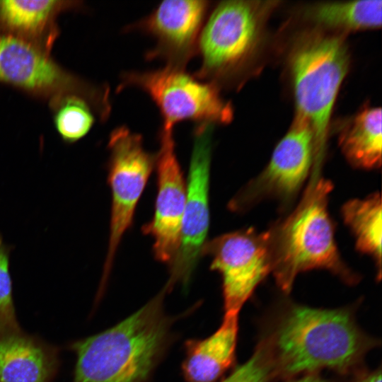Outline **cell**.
<instances>
[{"instance_id":"6da1fadb","label":"cell","mask_w":382,"mask_h":382,"mask_svg":"<svg viewBox=\"0 0 382 382\" xmlns=\"http://www.w3.org/2000/svg\"><path fill=\"white\" fill-rule=\"evenodd\" d=\"M277 376L329 369L347 374L359 365L376 341L357 325L348 309L291 305L262 341Z\"/></svg>"},{"instance_id":"7a4b0ae2","label":"cell","mask_w":382,"mask_h":382,"mask_svg":"<svg viewBox=\"0 0 382 382\" xmlns=\"http://www.w3.org/2000/svg\"><path fill=\"white\" fill-rule=\"evenodd\" d=\"M162 290L115 326L72 345L73 382H146L163 354L170 322Z\"/></svg>"},{"instance_id":"3957f363","label":"cell","mask_w":382,"mask_h":382,"mask_svg":"<svg viewBox=\"0 0 382 382\" xmlns=\"http://www.w3.org/2000/svg\"><path fill=\"white\" fill-rule=\"evenodd\" d=\"M313 175L297 207L267 231L271 273L284 292L299 274L313 269L328 270L349 284L359 279L342 260L335 240L328 210L332 183L319 173Z\"/></svg>"},{"instance_id":"277c9868","label":"cell","mask_w":382,"mask_h":382,"mask_svg":"<svg viewBox=\"0 0 382 382\" xmlns=\"http://www.w3.org/2000/svg\"><path fill=\"white\" fill-rule=\"evenodd\" d=\"M296 115L309 125L314 141L313 166L324 158L332 111L349 66L341 35L312 33L300 38L289 56Z\"/></svg>"},{"instance_id":"5b68a950","label":"cell","mask_w":382,"mask_h":382,"mask_svg":"<svg viewBox=\"0 0 382 382\" xmlns=\"http://www.w3.org/2000/svg\"><path fill=\"white\" fill-rule=\"evenodd\" d=\"M274 1H224L208 16L197 43L201 65L194 74L219 88L231 80L257 47Z\"/></svg>"},{"instance_id":"8992f818","label":"cell","mask_w":382,"mask_h":382,"mask_svg":"<svg viewBox=\"0 0 382 382\" xmlns=\"http://www.w3.org/2000/svg\"><path fill=\"white\" fill-rule=\"evenodd\" d=\"M119 89L133 86L146 93L155 103L163 119V127L195 121L226 125L233 117L230 103L221 96L213 84L197 79L185 70L164 67L123 74Z\"/></svg>"},{"instance_id":"52a82bcc","label":"cell","mask_w":382,"mask_h":382,"mask_svg":"<svg viewBox=\"0 0 382 382\" xmlns=\"http://www.w3.org/2000/svg\"><path fill=\"white\" fill-rule=\"evenodd\" d=\"M37 43L0 30V81L30 92L52 96L77 95L101 118L109 116V91L77 79L61 69Z\"/></svg>"},{"instance_id":"ba28073f","label":"cell","mask_w":382,"mask_h":382,"mask_svg":"<svg viewBox=\"0 0 382 382\" xmlns=\"http://www.w3.org/2000/svg\"><path fill=\"white\" fill-rule=\"evenodd\" d=\"M108 148L112 205L109 242L100 291L107 283L121 240L132 224L137 203L156 159L144 147L142 137L126 126L118 127L111 132Z\"/></svg>"},{"instance_id":"9c48e42d","label":"cell","mask_w":382,"mask_h":382,"mask_svg":"<svg viewBox=\"0 0 382 382\" xmlns=\"http://www.w3.org/2000/svg\"><path fill=\"white\" fill-rule=\"evenodd\" d=\"M214 124L199 123L193 134L186 199L180 245L170 265V289L175 284L187 288L202 255L209 227V178Z\"/></svg>"},{"instance_id":"30bf717a","label":"cell","mask_w":382,"mask_h":382,"mask_svg":"<svg viewBox=\"0 0 382 382\" xmlns=\"http://www.w3.org/2000/svg\"><path fill=\"white\" fill-rule=\"evenodd\" d=\"M202 255L211 257V270L221 276L225 312L239 313L272 270L267 232L258 233L253 228L207 241Z\"/></svg>"},{"instance_id":"8fae6325","label":"cell","mask_w":382,"mask_h":382,"mask_svg":"<svg viewBox=\"0 0 382 382\" xmlns=\"http://www.w3.org/2000/svg\"><path fill=\"white\" fill-rule=\"evenodd\" d=\"M313 161L311 129L303 118L296 115L267 166L231 200V209L241 211L265 198L290 199L306 180Z\"/></svg>"},{"instance_id":"7c38bea8","label":"cell","mask_w":382,"mask_h":382,"mask_svg":"<svg viewBox=\"0 0 382 382\" xmlns=\"http://www.w3.org/2000/svg\"><path fill=\"white\" fill-rule=\"evenodd\" d=\"M210 3L204 0H166L125 30H138L155 40V46L146 54L148 59H159L166 62V67L185 70L197 52L198 39Z\"/></svg>"},{"instance_id":"4fadbf2b","label":"cell","mask_w":382,"mask_h":382,"mask_svg":"<svg viewBox=\"0 0 382 382\" xmlns=\"http://www.w3.org/2000/svg\"><path fill=\"white\" fill-rule=\"evenodd\" d=\"M157 195L151 220L142 231L154 240L156 260L170 264L180 245L187 185L175 154L173 129L161 127L156 156Z\"/></svg>"},{"instance_id":"5bb4252c","label":"cell","mask_w":382,"mask_h":382,"mask_svg":"<svg viewBox=\"0 0 382 382\" xmlns=\"http://www.w3.org/2000/svg\"><path fill=\"white\" fill-rule=\"evenodd\" d=\"M238 330V313L225 312L212 335L187 341L182 364L185 381L217 382L234 362Z\"/></svg>"},{"instance_id":"9a60e30c","label":"cell","mask_w":382,"mask_h":382,"mask_svg":"<svg viewBox=\"0 0 382 382\" xmlns=\"http://www.w3.org/2000/svg\"><path fill=\"white\" fill-rule=\"evenodd\" d=\"M57 368L53 349L21 331L0 336V382H50Z\"/></svg>"},{"instance_id":"2e32d148","label":"cell","mask_w":382,"mask_h":382,"mask_svg":"<svg viewBox=\"0 0 382 382\" xmlns=\"http://www.w3.org/2000/svg\"><path fill=\"white\" fill-rule=\"evenodd\" d=\"M60 1H0L1 30L47 47L53 40L54 18L69 6ZM42 47V46H41Z\"/></svg>"},{"instance_id":"e0dca14e","label":"cell","mask_w":382,"mask_h":382,"mask_svg":"<svg viewBox=\"0 0 382 382\" xmlns=\"http://www.w3.org/2000/svg\"><path fill=\"white\" fill-rule=\"evenodd\" d=\"M342 152L353 166L376 169L381 164V109L366 108L342 130L339 138Z\"/></svg>"},{"instance_id":"ac0fdd59","label":"cell","mask_w":382,"mask_h":382,"mask_svg":"<svg viewBox=\"0 0 382 382\" xmlns=\"http://www.w3.org/2000/svg\"><path fill=\"white\" fill-rule=\"evenodd\" d=\"M381 13V1H330L308 6L304 16L323 28L350 31L380 28Z\"/></svg>"},{"instance_id":"d6986e66","label":"cell","mask_w":382,"mask_h":382,"mask_svg":"<svg viewBox=\"0 0 382 382\" xmlns=\"http://www.w3.org/2000/svg\"><path fill=\"white\" fill-rule=\"evenodd\" d=\"M382 207L379 193L364 199H353L342 207L345 224L355 238L356 248L371 256L377 267L378 278L381 274Z\"/></svg>"},{"instance_id":"ffe728a7","label":"cell","mask_w":382,"mask_h":382,"mask_svg":"<svg viewBox=\"0 0 382 382\" xmlns=\"http://www.w3.org/2000/svg\"><path fill=\"white\" fill-rule=\"evenodd\" d=\"M54 125L60 136L74 142L84 137L91 129L94 117L91 104L77 95H66L53 99Z\"/></svg>"},{"instance_id":"44dd1931","label":"cell","mask_w":382,"mask_h":382,"mask_svg":"<svg viewBox=\"0 0 382 382\" xmlns=\"http://www.w3.org/2000/svg\"><path fill=\"white\" fill-rule=\"evenodd\" d=\"M20 331L12 298L9 250L0 235V336Z\"/></svg>"},{"instance_id":"7402d4cb","label":"cell","mask_w":382,"mask_h":382,"mask_svg":"<svg viewBox=\"0 0 382 382\" xmlns=\"http://www.w3.org/2000/svg\"><path fill=\"white\" fill-rule=\"evenodd\" d=\"M275 376L272 360L262 342L247 361L219 382H270Z\"/></svg>"},{"instance_id":"603a6c76","label":"cell","mask_w":382,"mask_h":382,"mask_svg":"<svg viewBox=\"0 0 382 382\" xmlns=\"http://www.w3.org/2000/svg\"><path fill=\"white\" fill-rule=\"evenodd\" d=\"M352 382H381V369L360 373Z\"/></svg>"},{"instance_id":"cb8c5ba5","label":"cell","mask_w":382,"mask_h":382,"mask_svg":"<svg viewBox=\"0 0 382 382\" xmlns=\"http://www.w3.org/2000/svg\"><path fill=\"white\" fill-rule=\"evenodd\" d=\"M290 382H332L329 380L325 379L316 374L310 373L305 374L299 378L294 380Z\"/></svg>"}]
</instances>
